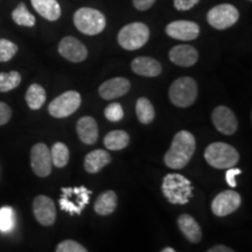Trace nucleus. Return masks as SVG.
<instances>
[{
	"mask_svg": "<svg viewBox=\"0 0 252 252\" xmlns=\"http://www.w3.org/2000/svg\"><path fill=\"white\" fill-rule=\"evenodd\" d=\"M81 102V94L77 91H65L50 102L48 112L54 118H65L80 108Z\"/></svg>",
	"mask_w": 252,
	"mask_h": 252,
	"instance_id": "1a4fd4ad",
	"label": "nucleus"
},
{
	"mask_svg": "<svg viewBox=\"0 0 252 252\" xmlns=\"http://www.w3.org/2000/svg\"><path fill=\"white\" fill-rule=\"evenodd\" d=\"M12 117V110L7 104L0 102V126L7 124Z\"/></svg>",
	"mask_w": 252,
	"mask_h": 252,
	"instance_id": "f704fd0d",
	"label": "nucleus"
},
{
	"mask_svg": "<svg viewBox=\"0 0 252 252\" xmlns=\"http://www.w3.org/2000/svg\"><path fill=\"white\" fill-rule=\"evenodd\" d=\"M135 113L141 124H150L156 117L153 104L146 97H140L135 103Z\"/></svg>",
	"mask_w": 252,
	"mask_h": 252,
	"instance_id": "a878e982",
	"label": "nucleus"
},
{
	"mask_svg": "<svg viewBox=\"0 0 252 252\" xmlns=\"http://www.w3.org/2000/svg\"><path fill=\"white\" fill-rule=\"evenodd\" d=\"M150 39V28L143 23L126 25L119 31L117 40L119 46L126 50L140 49Z\"/></svg>",
	"mask_w": 252,
	"mask_h": 252,
	"instance_id": "423d86ee",
	"label": "nucleus"
},
{
	"mask_svg": "<svg viewBox=\"0 0 252 252\" xmlns=\"http://www.w3.org/2000/svg\"><path fill=\"white\" fill-rule=\"evenodd\" d=\"M242 198L237 191L224 190L220 193L213 200L212 212L214 215L219 217L228 216L241 207Z\"/></svg>",
	"mask_w": 252,
	"mask_h": 252,
	"instance_id": "9b49d317",
	"label": "nucleus"
},
{
	"mask_svg": "<svg viewBox=\"0 0 252 252\" xmlns=\"http://www.w3.org/2000/svg\"><path fill=\"white\" fill-rule=\"evenodd\" d=\"M242 173V171L239 168H228L225 174V179H226V184H228L231 188H235L237 186V182H236V176L239 175Z\"/></svg>",
	"mask_w": 252,
	"mask_h": 252,
	"instance_id": "c9c22d12",
	"label": "nucleus"
},
{
	"mask_svg": "<svg viewBox=\"0 0 252 252\" xmlns=\"http://www.w3.org/2000/svg\"><path fill=\"white\" fill-rule=\"evenodd\" d=\"M111 162V156L108 151L94 150L93 152L88 153L84 159V169L90 174H94Z\"/></svg>",
	"mask_w": 252,
	"mask_h": 252,
	"instance_id": "412c9836",
	"label": "nucleus"
},
{
	"mask_svg": "<svg viewBox=\"0 0 252 252\" xmlns=\"http://www.w3.org/2000/svg\"><path fill=\"white\" fill-rule=\"evenodd\" d=\"M239 19V11L231 4H220L209 9L207 21L215 30L223 31L234 26Z\"/></svg>",
	"mask_w": 252,
	"mask_h": 252,
	"instance_id": "6e6552de",
	"label": "nucleus"
},
{
	"mask_svg": "<svg viewBox=\"0 0 252 252\" xmlns=\"http://www.w3.org/2000/svg\"><path fill=\"white\" fill-rule=\"evenodd\" d=\"M169 60L179 67H191L198 60V52L189 45H178L169 50Z\"/></svg>",
	"mask_w": 252,
	"mask_h": 252,
	"instance_id": "f3484780",
	"label": "nucleus"
},
{
	"mask_svg": "<svg viewBox=\"0 0 252 252\" xmlns=\"http://www.w3.org/2000/svg\"><path fill=\"white\" fill-rule=\"evenodd\" d=\"M56 252H88L87 249L81 245L77 242L71 241V239H68V241L62 242L58 245L56 248Z\"/></svg>",
	"mask_w": 252,
	"mask_h": 252,
	"instance_id": "473e14b6",
	"label": "nucleus"
},
{
	"mask_svg": "<svg viewBox=\"0 0 252 252\" xmlns=\"http://www.w3.org/2000/svg\"><path fill=\"white\" fill-rule=\"evenodd\" d=\"M198 88L194 78L185 76L175 80L169 87L168 96L173 105L178 108H188L197 98Z\"/></svg>",
	"mask_w": 252,
	"mask_h": 252,
	"instance_id": "20e7f679",
	"label": "nucleus"
},
{
	"mask_svg": "<svg viewBox=\"0 0 252 252\" xmlns=\"http://www.w3.org/2000/svg\"><path fill=\"white\" fill-rule=\"evenodd\" d=\"M131 69L134 74L144 77H157L162 71L160 62L149 56H139L134 59L131 63Z\"/></svg>",
	"mask_w": 252,
	"mask_h": 252,
	"instance_id": "a211bd4d",
	"label": "nucleus"
},
{
	"mask_svg": "<svg viewBox=\"0 0 252 252\" xmlns=\"http://www.w3.org/2000/svg\"><path fill=\"white\" fill-rule=\"evenodd\" d=\"M93 191L82 186L75 188H62L60 197V207L70 215H81L84 208L90 202V195Z\"/></svg>",
	"mask_w": 252,
	"mask_h": 252,
	"instance_id": "0eeeda50",
	"label": "nucleus"
},
{
	"mask_svg": "<svg viewBox=\"0 0 252 252\" xmlns=\"http://www.w3.org/2000/svg\"><path fill=\"white\" fill-rule=\"evenodd\" d=\"M21 75L18 71L0 72V93H8L20 86Z\"/></svg>",
	"mask_w": 252,
	"mask_h": 252,
	"instance_id": "c85d7f7f",
	"label": "nucleus"
},
{
	"mask_svg": "<svg viewBox=\"0 0 252 252\" xmlns=\"http://www.w3.org/2000/svg\"><path fill=\"white\" fill-rule=\"evenodd\" d=\"M33 213L41 225H53L56 220V208L52 198L39 195L33 201Z\"/></svg>",
	"mask_w": 252,
	"mask_h": 252,
	"instance_id": "f8f14e48",
	"label": "nucleus"
},
{
	"mask_svg": "<svg viewBox=\"0 0 252 252\" xmlns=\"http://www.w3.org/2000/svg\"><path fill=\"white\" fill-rule=\"evenodd\" d=\"M178 225L180 231L191 243H198L202 239V230L198 223L188 214H182L178 219Z\"/></svg>",
	"mask_w": 252,
	"mask_h": 252,
	"instance_id": "aec40b11",
	"label": "nucleus"
},
{
	"mask_svg": "<svg viewBox=\"0 0 252 252\" xmlns=\"http://www.w3.org/2000/svg\"><path fill=\"white\" fill-rule=\"evenodd\" d=\"M133 6L138 11H147L150 9L156 2V0H132Z\"/></svg>",
	"mask_w": 252,
	"mask_h": 252,
	"instance_id": "e433bc0d",
	"label": "nucleus"
},
{
	"mask_svg": "<svg viewBox=\"0 0 252 252\" xmlns=\"http://www.w3.org/2000/svg\"><path fill=\"white\" fill-rule=\"evenodd\" d=\"M15 215L11 207L0 208V231L8 232L14 228Z\"/></svg>",
	"mask_w": 252,
	"mask_h": 252,
	"instance_id": "c756f323",
	"label": "nucleus"
},
{
	"mask_svg": "<svg viewBox=\"0 0 252 252\" xmlns=\"http://www.w3.org/2000/svg\"><path fill=\"white\" fill-rule=\"evenodd\" d=\"M198 1L200 0H173V4L178 11H188V9H191L194 6H196Z\"/></svg>",
	"mask_w": 252,
	"mask_h": 252,
	"instance_id": "72a5a7b5",
	"label": "nucleus"
},
{
	"mask_svg": "<svg viewBox=\"0 0 252 252\" xmlns=\"http://www.w3.org/2000/svg\"><path fill=\"white\" fill-rule=\"evenodd\" d=\"M31 166L35 175L46 178L52 173V157L46 144H35L31 150Z\"/></svg>",
	"mask_w": 252,
	"mask_h": 252,
	"instance_id": "9d476101",
	"label": "nucleus"
},
{
	"mask_svg": "<svg viewBox=\"0 0 252 252\" xmlns=\"http://www.w3.org/2000/svg\"><path fill=\"white\" fill-rule=\"evenodd\" d=\"M161 252H176V251L174 250V249H172V248H166V249H163Z\"/></svg>",
	"mask_w": 252,
	"mask_h": 252,
	"instance_id": "58836bf2",
	"label": "nucleus"
},
{
	"mask_svg": "<svg viewBox=\"0 0 252 252\" xmlns=\"http://www.w3.org/2000/svg\"><path fill=\"white\" fill-rule=\"evenodd\" d=\"M59 53L68 61L83 62L88 58L87 47L74 36H64L59 43Z\"/></svg>",
	"mask_w": 252,
	"mask_h": 252,
	"instance_id": "ddd939ff",
	"label": "nucleus"
},
{
	"mask_svg": "<svg viewBox=\"0 0 252 252\" xmlns=\"http://www.w3.org/2000/svg\"><path fill=\"white\" fill-rule=\"evenodd\" d=\"M212 119L216 130L226 135H232L237 131L238 122L235 113L224 105H220L213 111Z\"/></svg>",
	"mask_w": 252,
	"mask_h": 252,
	"instance_id": "4468645a",
	"label": "nucleus"
},
{
	"mask_svg": "<svg viewBox=\"0 0 252 252\" xmlns=\"http://www.w3.org/2000/svg\"><path fill=\"white\" fill-rule=\"evenodd\" d=\"M130 144V137L125 131L116 130L109 132L104 137V146L109 151H121Z\"/></svg>",
	"mask_w": 252,
	"mask_h": 252,
	"instance_id": "b1692460",
	"label": "nucleus"
},
{
	"mask_svg": "<svg viewBox=\"0 0 252 252\" xmlns=\"http://www.w3.org/2000/svg\"><path fill=\"white\" fill-rule=\"evenodd\" d=\"M52 163L58 168H63L69 161V149L63 143H55L50 150Z\"/></svg>",
	"mask_w": 252,
	"mask_h": 252,
	"instance_id": "cd10ccee",
	"label": "nucleus"
},
{
	"mask_svg": "<svg viewBox=\"0 0 252 252\" xmlns=\"http://www.w3.org/2000/svg\"><path fill=\"white\" fill-rule=\"evenodd\" d=\"M12 19L13 21L19 26H24V27H33L35 26L36 19L33 14L28 11V8L26 7V5L24 2H20L17 7L13 9L12 12Z\"/></svg>",
	"mask_w": 252,
	"mask_h": 252,
	"instance_id": "bb28decb",
	"label": "nucleus"
},
{
	"mask_svg": "<svg viewBox=\"0 0 252 252\" xmlns=\"http://www.w3.org/2000/svg\"><path fill=\"white\" fill-rule=\"evenodd\" d=\"M162 194L172 204H186L193 197V186L181 174L171 173L162 180Z\"/></svg>",
	"mask_w": 252,
	"mask_h": 252,
	"instance_id": "f03ea898",
	"label": "nucleus"
},
{
	"mask_svg": "<svg viewBox=\"0 0 252 252\" xmlns=\"http://www.w3.org/2000/svg\"><path fill=\"white\" fill-rule=\"evenodd\" d=\"M204 159L217 169H228L239 161V154L235 147L225 143H213L204 151Z\"/></svg>",
	"mask_w": 252,
	"mask_h": 252,
	"instance_id": "7ed1b4c3",
	"label": "nucleus"
},
{
	"mask_svg": "<svg viewBox=\"0 0 252 252\" xmlns=\"http://www.w3.org/2000/svg\"><path fill=\"white\" fill-rule=\"evenodd\" d=\"M131 83L127 78L113 77L100 84L98 94L103 99L111 100L124 96L130 91Z\"/></svg>",
	"mask_w": 252,
	"mask_h": 252,
	"instance_id": "dca6fc26",
	"label": "nucleus"
},
{
	"mask_svg": "<svg viewBox=\"0 0 252 252\" xmlns=\"http://www.w3.org/2000/svg\"><path fill=\"white\" fill-rule=\"evenodd\" d=\"M76 131L80 140L87 145H93L98 139V125L94 118L89 116L82 117L77 122Z\"/></svg>",
	"mask_w": 252,
	"mask_h": 252,
	"instance_id": "6ab92c4d",
	"label": "nucleus"
},
{
	"mask_svg": "<svg viewBox=\"0 0 252 252\" xmlns=\"http://www.w3.org/2000/svg\"><path fill=\"white\" fill-rule=\"evenodd\" d=\"M196 149L195 137L189 131L178 132L173 138L171 147L163 158L165 165L172 169H181L188 165Z\"/></svg>",
	"mask_w": 252,
	"mask_h": 252,
	"instance_id": "f257e3e1",
	"label": "nucleus"
},
{
	"mask_svg": "<svg viewBox=\"0 0 252 252\" xmlns=\"http://www.w3.org/2000/svg\"><path fill=\"white\" fill-rule=\"evenodd\" d=\"M74 25L81 33L86 35H97L105 30L106 19L98 9L82 7L75 12Z\"/></svg>",
	"mask_w": 252,
	"mask_h": 252,
	"instance_id": "39448f33",
	"label": "nucleus"
},
{
	"mask_svg": "<svg viewBox=\"0 0 252 252\" xmlns=\"http://www.w3.org/2000/svg\"><path fill=\"white\" fill-rule=\"evenodd\" d=\"M18 53V46L7 39H0V62H8Z\"/></svg>",
	"mask_w": 252,
	"mask_h": 252,
	"instance_id": "7c9ffc66",
	"label": "nucleus"
},
{
	"mask_svg": "<svg viewBox=\"0 0 252 252\" xmlns=\"http://www.w3.org/2000/svg\"><path fill=\"white\" fill-rule=\"evenodd\" d=\"M166 34L175 40L191 41L197 39L200 34V26L194 21L176 20L167 25Z\"/></svg>",
	"mask_w": 252,
	"mask_h": 252,
	"instance_id": "2eb2a0df",
	"label": "nucleus"
},
{
	"mask_svg": "<svg viewBox=\"0 0 252 252\" xmlns=\"http://www.w3.org/2000/svg\"><path fill=\"white\" fill-rule=\"evenodd\" d=\"M104 115L108 121L112 123H117L122 121L124 117V110H123L122 105L119 103H111L104 110Z\"/></svg>",
	"mask_w": 252,
	"mask_h": 252,
	"instance_id": "2f4dec72",
	"label": "nucleus"
},
{
	"mask_svg": "<svg viewBox=\"0 0 252 252\" xmlns=\"http://www.w3.org/2000/svg\"><path fill=\"white\" fill-rule=\"evenodd\" d=\"M32 6L41 17L48 21H56L62 14L58 0H31Z\"/></svg>",
	"mask_w": 252,
	"mask_h": 252,
	"instance_id": "4be33fe9",
	"label": "nucleus"
},
{
	"mask_svg": "<svg viewBox=\"0 0 252 252\" xmlns=\"http://www.w3.org/2000/svg\"><path fill=\"white\" fill-rule=\"evenodd\" d=\"M249 1H251V0H249Z\"/></svg>",
	"mask_w": 252,
	"mask_h": 252,
	"instance_id": "ea45409f",
	"label": "nucleus"
},
{
	"mask_svg": "<svg viewBox=\"0 0 252 252\" xmlns=\"http://www.w3.org/2000/svg\"><path fill=\"white\" fill-rule=\"evenodd\" d=\"M208 252H235L234 250H231V249L225 247V245H215V247L210 249Z\"/></svg>",
	"mask_w": 252,
	"mask_h": 252,
	"instance_id": "4c0bfd02",
	"label": "nucleus"
},
{
	"mask_svg": "<svg viewBox=\"0 0 252 252\" xmlns=\"http://www.w3.org/2000/svg\"><path fill=\"white\" fill-rule=\"evenodd\" d=\"M117 195H116L113 190H108L104 191V193H102L97 197L94 209L99 216H108L115 212L116 208H117Z\"/></svg>",
	"mask_w": 252,
	"mask_h": 252,
	"instance_id": "5701e85b",
	"label": "nucleus"
},
{
	"mask_svg": "<svg viewBox=\"0 0 252 252\" xmlns=\"http://www.w3.org/2000/svg\"><path fill=\"white\" fill-rule=\"evenodd\" d=\"M26 103L32 110H39L46 102V90L40 84H31L26 91Z\"/></svg>",
	"mask_w": 252,
	"mask_h": 252,
	"instance_id": "393cba45",
	"label": "nucleus"
}]
</instances>
